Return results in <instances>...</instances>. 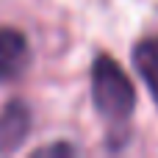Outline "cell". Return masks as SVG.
Segmentation results:
<instances>
[{"mask_svg": "<svg viewBox=\"0 0 158 158\" xmlns=\"http://www.w3.org/2000/svg\"><path fill=\"white\" fill-rule=\"evenodd\" d=\"M92 103L108 122H125L136 108V89L128 72L106 53L92 61Z\"/></svg>", "mask_w": 158, "mask_h": 158, "instance_id": "obj_1", "label": "cell"}, {"mask_svg": "<svg viewBox=\"0 0 158 158\" xmlns=\"http://www.w3.org/2000/svg\"><path fill=\"white\" fill-rule=\"evenodd\" d=\"M31 64V47L22 31L0 28V83L19 78Z\"/></svg>", "mask_w": 158, "mask_h": 158, "instance_id": "obj_2", "label": "cell"}, {"mask_svg": "<svg viewBox=\"0 0 158 158\" xmlns=\"http://www.w3.org/2000/svg\"><path fill=\"white\" fill-rule=\"evenodd\" d=\"M31 131V108L22 100H11L0 114V153H14Z\"/></svg>", "mask_w": 158, "mask_h": 158, "instance_id": "obj_3", "label": "cell"}, {"mask_svg": "<svg viewBox=\"0 0 158 158\" xmlns=\"http://www.w3.org/2000/svg\"><path fill=\"white\" fill-rule=\"evenodd\" d=\"M133 67L139 69L142 81L147 83L153 100L158 106V36H147L142 42H136L133 47Z\"/></svg>", "mask_w": 158, "mask_h": 158, "instance_id": "obj_4", "label": "cell"}, {"mask_svg": "<svg viewBox=\"0 0 158 158\" xmlns=\"http://www.w3.org/2000/svg\"><path fill=\"white\" fill-rule=\"evenodd\" d=\"M75 153H78V147H75V144H69V142H53V144H42V147H36V150H33V153H31V156H75Z\"/></svg>", "mask_w": 158, "mask_h": 158, "instance_id": "obj_5", "label": "cell"}]
</instances>
